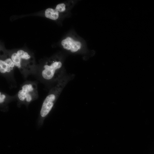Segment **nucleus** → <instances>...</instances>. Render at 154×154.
Segmentation results:
<instances>
[{
	"mask_svg": "<svg viewBox=\"0 0 154 154\" xmlns=\"http://www.w3.org/2000/svg\"><path fill=\"white\" fill-rule=\"evenodd\" d=\"M68 78L61 79L52 88L44 99L41 109L38 123L41 125L45 118L52 108L57 97L61 93L63 88L68 81Z\"/></svg>",
	"mask_w": 154,
	"mask_h": 154,
	"instance_id": "f257e3e1",
	"label": "nucleus"
},
{
	"mask_svg": "<svg viewBox=\"0 0 154 154\" xmlns=\"http://www.w3.org/2000/svg\"><path fill=\"white\" fill-rule=\"evenodd\" d=\"M10 56L15 66L21 70H29L33 65V57L25 50H18Z\"/></svg>",
	"mask_w": 154,
	"mask_h": 154,
	"instance_id": "f03ea898",
	"label": "nucleus"
},
{
	"mask_svg": "<svg viewBox=\"0 0 154 154\" xmlns=\"http://www.w3.org/2000/svg\"><path fill=\"white\" fill-rule=\"evenodd\" d=\"M62 63L58 60H50L44 64L41 72L42 77L48 80L57 78L61 71Z\"/></svg>",
	"mask_w": 154,
	"mask_h": 154,
	"instance_id": "7ed1b4c3",
	"label": "nucleus"
},
{
	"mask_svg": "<svg viewBox=\"0 0 154 154\" xmlns=\"http://www.w3.org/2000/svg\"><path fill=\"white\" fill-rule=\"evenodd\" d=\"M37 87L33 83L24 85L18 93V98L21 102L29 104L35 100L37 95Z\"/></svg>",
	"mask_w": 154,
	"mask_h": 154,
	"instance_id": "20e7f679",
	"label": "nucleus"
},
{
	"mask_svg": "<svg viewBox=\"0 0 154 154\" xmlns=\"http://www.w3.org/2000/svg\"><path fill=\"white\" fill-rule=\"evenodd\" d=\"M15 66L10 56L6 55L1 58L0 72L2 74L9 73Z\"/></svg>",
	"mask_w": 154,
	"mask_h": 154,
	"instance_id": "39448f33",
	"label": "nucleus"
},
{
	"mask_svg": "<svg viewBox=\"0 0 154 154\" xmlns=\"http://www.w3.org/2000/svg\"><path fill=\"white\" fill-rule=\"evenodd\" d=\"M66 5L64 3L58 4L55 9L48 8L45 11V17L52 20H56L59 17V13L64 11L66 10Z\"/></svg>",
	"mask_w": 154,
	"mask_h": 154,
	"instance_id": "423d86ee",
	"label": "nucleus"
},
{
	"mask_svg": "<svg viewBox=\"0 0 154 154\" xmlns=\"http://www.w3.org/2000/svg\"><path fill=\"white\" fill-rule=\"evenodd\" d=\"M61 44L63 48L72 52L77 51L81 48V44L78 41H76L70 37H68L63 40Z\"/></svg>",
	"mask_w": 154,
	"mask_h": 154,
	"instance_id": "0eeeda50",
	"label": "nucleus"
},
{
	"mask_svg": "<svg viewBox=\"0 0 154 154\" xmlns=\"http://www.w3.org/2000/svg\"><path fill=\"white\" fill-rule=\"evenodd\" d=\"M6 99L5 95L1 92L0 93V103L1 105L3 104L5 102Z\"/></svg>",
	"mask_w": 154,
	"mask_h": 154,
	"instance_id": "6e6552de",
	"label": "nucleus"
}]
</instances>
